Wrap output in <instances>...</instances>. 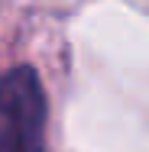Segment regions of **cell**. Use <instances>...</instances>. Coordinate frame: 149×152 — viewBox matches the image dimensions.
<instances>
[{
	"label": "cell",
	"mask_w": 149,
	"mask_h": 152,
	"mask_svg": "<svg viewBox=\"0 0 149 152\" xmlns=\"http://www.w3.org/2000/svg\"><path fill=\"white\" fill-rule=\"evenodd\" d=\"M49 104L32 65L0 75V152H46Z\"/></svg>",
	"instance_id": "cell-1"
}]
</instances>
